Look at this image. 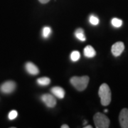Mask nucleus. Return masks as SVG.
Wrapping results in <instances>:
<instances>
[{
	"label": "nucleus",
	"instance_id": "obj_10",
	"mask_svg": "<svg viewBox=\"0 0 128 128\" xmlns=\"http://www.w3.org/2000/svg\"><path fill=\"white\" fill-rule=\"evenodd\" d=\"M96 53L95 49L91 46L88 45L84 48V55L87 58H92L96 56Z\"/></svg>",
	"mask_w": 128,
	"mask_h": 128
},
{
	"label": "nucleus",
	"instance_id": "obj_15",
	"mask_svg": "<svg viewBox=\"0 0 128 128\" xmlns=\"http://www.w3.org/2000/svg\"><path fill=\"white\" fill-rule=\"evenodd\" d=\"M51 34V29L50 27L48 26H45L43 28V31H42V36L44 38H48V36H50V34Z\"/></svg>",
	"mask_w": 128,
	"mask_h": 128
},
{
	"label": "nucleus",
	"instance_id": "obj_3",
	"mask_svg": "<svg viewBox=\"0 0 128 128\" xmlns=\"http://www.w3.org/2000/svg\"><path fill=\"white\" fill-rule=\"evenodd\" d=\"M93 120L95 122L96 128H108L110 125V120L105 114L97 112L94 117Z\"/></svg>",
	"mask_w": 128,
	"mask_h": 128
},
{
	"label": "nucleus",
	"instance_id": "obj_11",
	"mask_svg": "<svg viewBox=\"0 0 128 128\" xmlns=\"http://www.w3.org/2000/svg\"><path fill=\"white\" fill-rule=\"evenodd\" d=\"M75 36L78 38V40L81 41H86V36L84 35V32L82 28H79L78 29H76V31L75 32Z\"/></svg>",
	"mask_w": 128,
	"mask_h": 128
},
{
	"label": "nucleus",
	"instance_id": "obj_9",
	"mask_svg": "<svg viewBox=\"0 0 128 128\" xmlns=\"http://www.w3.org/2000/svg\"><path fill=\"white\" fill-rule=\"evenodd\" d=\"M51 92L54 94V96L60 99L64 98L65 96V91L62 88L58 87V86H56L51 88Z\"/></svg>",
	"mask_w": 128,
	"mask_h": 128
},
{
	"label": "nucleus",
	"instance_id": "obj_8",
	"mask_svg": "<svg viewBox=\"0 0 128 128\" xmlns=\"http://www.w3.org/2000/svg\"><path fill=\"white\" fill-rule=\"evenodd\" d=\"M25 68H26V71L29 74H31V75L35 76V75H37L38 73H39L38 68L33 63H32V62H28V63H26V65H25Z\"/></svg>",
	"mask_w": 128,
	"mask_h": 128
},
{
	"label": "nucleus",
	"instance_id": "obj_17",
	"mask_svg": "<svg viewBox=\"0 0 128 128\" xmlns=\"http://www.w3.org/2000/svg\"><path fill=\"white\" fill-rule=\"evenodd\" d=\"M17 114H18V113H17V112L16 110H12L9 113L8 118H9V120H14L17 117Z\"/></svg>",
	"mask_w": 128,
	"mask_h": 128
},
{
	"label": "nucleus",
	"instance_id": "obj_7",
	"mask_svg": "<svg viewBox=\"0 0 128 128\" xmlns=\"http://www.w3.org/2000/svg\"><path fill=\"white\" fill-rule=\"evenodd\" d=\"M120 126L122 128H128V109L124 108L121 110L119 116Z\"/></svg>",
	"mask_w": 128,
	"mask_h": 128
},
{
	"label": "nucleus",
	"instance_id": "obj_12",
	"mask_svg": "<svg viewBox=\"0 0 128 128\" xmlns=\"http://www.w3.org/2000/svg\"><path fill=\"white\" fill-rule=\"evenodd\" d=\"M50 82V78H47V77H43L37 79V83L40 86H47L48 85Z\"/></svg>",
	"mask_w": 128,
	"mask_h": 128
},
{
	"label": "nucleus",
	"instance_id": "obj_1",
	"mask_svg": "<svg viewBox=\"0 0 128 128\" xmlns=\"http://www.w3.org/2000/svg\"><path fill=\"white\" fill-rule=\"evenodd\" d=\"M98 95L100 98L101 104L103 106H108L111 102V90L108 84L103 83L100 86L98 90Z\"/></svg>",
	"mask_w": 128,
	"mask_h": 128
},
{
	"label": "nucleus",
	"instance_id": "obj_21",
	"mask_svg": "<svg viewBox=\"0 0 128 128\" xmlns=\"http://www.w3.org/2000/svg\"><path fill=\"white\" fill-rule=\"evenodd\" d=\"M104 112H108V110H104Z\"/></svg>",
	"mask_w": 128,
	"mask_h": 128
},
{
	"label": "nucleus",
	"instance_id": "obj_16",
	"mask_svg": "<svg viewBox=\"0 0 128 128\" xmlns=\"http://www.w3.org/2000/svg\"><path fill=\"white\" fill-rule=\"evenodd\" d=\"M89 22H90V23L92 25L96 26V25H98V24H99V19H98V18L97 16H96L91 15V16H90Z\"/></svg>",
	"mask_w": 128,
	"mask_h": 128
},
{
	"label": "nucleus",
	"instance_id": "obj_13",
	"mask_svg": "<svg viewBox=\"0 0 128 128\" xmlns=\"http://www.w3.org/2000/svg\"><path fill=\"white\" fill-rule=\"evenodd\" d=\"M111 23H112V25L114 27L119 28L122 25V21L121 19H119V18H114L112 19Z\"/></svg>",
	"mask_w": 128,
	"mask_h": 128
},
{
	"label": "nucleus",
	"instance_id": "obj_4",
	"mask_svg": "<svg viewBox=\"0 0 128 128\" xmlns=\"http://www.w3.org/2000/svg\"><path fill=\"white\" fill-rule=\"evenodd\" d=\"M16 88V83L14 81L9 80L6 82H4L1 87H0V90L3 93L5 94H9L11 92L14 91Z\"/></svg>",
	"mask_w": 128,
	"mask_h": 128
},
{
	"label": "nucleus",
	"instance_id": "obj_19",
	"mask_svg": "<svg viewBox=\"0 0 128 128\" xmlns=\"http://www.w3.org/2000/svg\"><path fill=\"white\" fill-rule=\"evenodd\" d=\"M69 127L67 125V124H64V125H62L61 126V128H68Z\"/></svg>",
	"mask_w": 128,
	"mask_h": 128
},
{
	"label": "nucleus",
	"instance_id": "obj_20",
	"mask_svg": "<svg viewBox=\"0 0 128 128\" xmlns=\"http://www.w3.org/2000/svg\"><path fill=\"white\" fill-rule=\"evenodd\" d=\"M85 128H92V126H90V125H88V126H86Z\"/></svg>",
	"mask_w": 128,
	"mask_h": 128
},
{
	"label": "nucleus",
	"instance_id": "obj_6",
	"mask_svg": "<svg viewBox=\"0 0 128 128\" xmlns=\"http://www.w3.org/2000/svg\"><path fill=\"white\" fill-rule=\"evenodd\" d=\"M124 49V44L123 42L118 41L112 45L111 51H112V55L115 57H118L121 55V54L123 52Z\"/></svg>",
	"mask_w": 128,
	"mask_h": 128
},
{
	"label": "nucleus",
	"instance_id": "obj_2",
	"mask_svg": "<svg viewBox=\"0 0 128 128\" xmlns=\"http://www.w3.org/2000/svg\"><path fill=\"white\" fill-rule=\"evenodd\" d=\"M70 82L73 87L76 90H78V91H82L87 88L89 82V77L86 76L82 77L74 76L70 78Z\"/></svg>",
	"mask_w": 128,
	"mask_h": 128
},
{
	"label": "nucleus",
	"instance_id": "obj_18",
	"mask_svg": "<svg viewBox=\"0 0 128 128\" xmlns=\"http://www.w3.org/2000/svg\"><path fill=\"white\" fill-rule=\"evenodd\" d=\"M40 2H41V4H46V3H48L50 0H38Z\"/></svg>",
	"mask_w": 128,
	"mask_h": 128
},
{
	"label": "nucleus",
	"instance_id": "obj_5",
	"mask_svg": "<svg viewBox=\"0 0 128 128\" xmlns=\"http://www.w3.org/2000/svg\"><path fill=\"white\" fill-rule=\"evenodd\" d=\"M41 100L48 108H54L56 105V100L55 97L50 94H44L41 96Z\"/></svg>",
	"mask_w": 128,
	"mask_h": 128
},
{
	"label": "nucleus",
	"instance_id": "obj_14",
	"mask_svg": "<svg viewBox=\"0 0 128 128\" xmlns=\"http://www.w3.org/2000/svg\"><path fill=\"white\" fill-rule=\"evenodd\" d=\"M80 57V54L78 50H74L70 54V59L73 62H76V61L78 60Z\"/></svg>",
	"mask_w": 128,
	"mask_h": 128
}]
</instances>
